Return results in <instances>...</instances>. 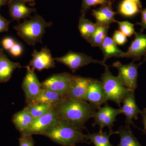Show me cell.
<instances>
[{"label": "cell", "instance_id": "obj_18", "mask_svg": "<svg viewBox=\"0 0 146 146\" xmlns=\"http://www.w3.org/2000/svg\"><path fill=\"white\" fill-rule=\"evenodd\" d=\"M9 7L11 16L14 20L18 21L28 18L36 11L35 8L29 7L26 4L18 0H10Z\"/></svg>", "mask_w": 146, "mask_h": 146}, {"label": "cell", "instance_id": "obj_29", "mask_svg": "<svg viewBox=\"0 0 146 146\" xmlns=\"http://www.w3.org/2000/svg\"><path fill=\"white\" fill-rule=\"evenodd\" d=\"M109 2L108 0H82L81 7L82 15L85 16L86 11L92 7L104 5Z\"/></svg>", "mask_w": 146, "mask_h": 146}, {"label": "cell", "instance_id": "obj_26", "mask_svg": "<svg viewBox=\"0 0 146 146\" xmlns=\"http://www.w3.org/2000/svg\"><path fill=\"white\" fill-rule=\"evenodd\" d=\"M140 9L135 2L123 0L119 5V12L125 17H133L140 12Z\"/></svg>", "mask_w": 146, "mask_h": 146}, {"label": "cell", "instance_id": "obj_34", "mask_svg": "<svg viewBox=\"0 0 146 146\" xmlns=\"http://www.w3.org/2000/svg\"><path fill=\"white\" fill-rule=\"evenodd\" d=\"M9 24V21L0 15V33L8 31Z\"/></svg>", "mask_w": 146, "mask_h": 146}, {"label": "cell", "instance_id": "obj_38", "mask_svg": "<svg viewBox=\"0 0 146 146\" xmlns=\"http://www.w3.org/2000/svg\"><path fill=\"white\" fill-rule=\"evenodd\" d=\"M126 1H131L135 2L136 3L138 4L139 6L140 7V8H142V5H141V0H126Z\"/></svg>", "mask_w": 146, "mask_h": 146}, {"label": "cell", "instance_id": "obj_2", "mask_svg": "<svg viewBox=\"0 0 146 146\" xmlns=\"http://www.w3.org/2000/svg\"><path fill=\"white\" fill-rule=\"evenodd\" d=\"M42 135L62 146H75L80 143H90L81 129L60 119Z\"/></svg>", "mask_w": 146, "mask_h": 146}, {"label": "cell", "instance_id": "obj_32", "mask_svg": "<svg viewBox=\"0 0 146 146\" xmlns=\"http://www.w3.org/2000/svg\"><path fill=\"white\" fill-rule=\"evenodd\" d=\"M9 51L11 54L13 56L17 57L22 54L23 52V48L21 44L16 42Z\"/></svg>", "mask_w": 146, "mask_h": 146}, {"label": "cell", "instance_id": "obj_14", "mask_svg": "<svg viewBox=\"0 0 146 146\" xmlns=\"http://www.w3.org/2000/svg\"><path fill=\"white\" fill-rule=\"evenodd\" d=\"M135 37L128 49L123 53L121 58H132L133 61L140 60L146 54V35L135 33Z\"/></svg>", "mask_w": 146, "mask_h": 146}, {"label": "cell", "instance_id": "obj_17", "mask_svg": "<svg viewBox=\"0 0 146 146\" xmlns=\"http://www.w3.org/2000/svg\"><path fill=\"white\" fill-rule=\"evenodd\" d=\"M21 68L20 63L11 60L0 49V83L8 81L15 70Z\"/></svg>", "mask_w": 146, "mask_h": 146}, {"label": "cell", "instance_id": "obj_3", "mask_svg": "<svg viewBox=\"0 0 146 146\" xmlns=\"http://www.w3.org/2000/svg\"><path fill=\"white\" fill-rule=\"evenodd\" d=\"M51 25V23L46 22L39 15H35L29 20H25L18 24L14 29L19 37L29 46H34L42 43L46 29Z\"/></svg>", "mask_w": 146, "mask_h": 146}, {"label": "cell", "instance_id": "obj_10", "mask_svg": "<svg viewBox=\"0 0 146 146\" xmlns=\"http://www.w3.org/2000/svg\"><path fill=\"white\" fill-rule=\"evenodd\" d=\"M27 73L23 81L22 86L27 101L31 103L35 100L41 93L42 88L41 83L34 72L29 66H27Z\"/></svg>", "mask_w": 146, "mask_h": 146}, {"label": "cell", "instance_id": "obj_19", "mask_svg": "<svg viewBox=\"0 0 146 146\" xmlns=\"http://www.w3.org/2000/svg\"><path fill=\"white\" fill-rule=\"evenodd\" d=\"M66 98L54 91L42 89L39 96L31 103L48 105L55 108Z\"/></svg>", "mask_w": 146, "mask_h": 146}, {"label": "cell", "instance_id": "obj_37", "mask_svg": "<svg viewBox=\"0 0 146 146\" xmlns=\"http://www.w3.org/2000/svg\"><path fill=\"white\" fill-rule=\"evenodd\" d=\"M18 1L23 2L31 6H33L35 4V0H18Z\"/></svg>", "mask_w": 146, "mask_h": 146}, {"label": "cell", "instance_id": "obj_39", "mask_svg": "<svg viewBox=\"0 0 146 146\" xmlns=\"http://www.w3.org/2000/svg\"><path fill=\"white\" fill-rule=\"evenodd\" d=\"M6 3V2L3 0H0V8L2 6L4 5Z\"/></svg>", "mask_w": 146, "mask_h": 146}, {"label": "cell", "instance_id": "obj_5", "mask_svg": "<svg viewBox=\"0 0 146 146\" xmlns=\"http://www.w3.org/2000/svg\"><path fill=\"white\" fill-rule=\"evenodd\" d=\"M54 60L58 63L67 66L73 73L75 72L84 66L92 63H98L104 66L105 68L108 67L102 60L100 61L94 59L83 53L73 51H69L61 57L55 58Z\"/></svg>", "mask_w": 146, "mask_h": 146}, {"label": "cell", "instance_id": "obj_4", "mask_svg": "<svg viewBox=\"0 0 146 146\" xmlns=\"http://www.w3.org/2000/svg\"><path fill=\"white\" fill-rule=\"evenodd\" d=\"M105 68L101 82L106 99L107 101L114 102L121 108L123 100L130 91L123 85L117 76L112 75L108 67Z\"/></svg>", "mask_w": 146, "mask_h": 146}, {"label": "cell", "instance_id": "obj_23", "mask_svg": "<svg viewBox=\"0 0 146 146\" xmlns=\"http://www.w3.org/2000/svg\"><path fill=\"white\" fill-rule=\"evenodd\" d=\"M115 133H118L117 131L110 130L109 133H108L106 131L103 132L102 130H100L97 133H89L86 135V138L95 146H114L110 142L109 138L110 136Z\"/></svg>", "mask_w": 146, "mask_h": 146}, {"label": "cell", "instance_id": "obj_40", "mask_svg": "<svg viewBox=\"0 0 146 146\" xmlns=\"http://www.w3.org/2000/svg\"><path fill=\"white\" fill-rule=\"evenodd\" d=\"M146 62V54H145L144 55V58L143 60L142 61V63H143V62Z\"/></svg>", "mask_w": 146, "mask_h": 146}, {"label": "cell", "instance_id": "obj_33", "mask_svg": "<svg viewBox=\"0 0 146 146\" xmlns=\"http://www.w3.org/2000/svg\"><path fill=\"white\" fill-rule=\"evenodd\" d=\"M15 43L14 39L10 37H5L2 41L3 48L7 50H9Z\"/></svg>", "mask_w": 146, "mask_h": 146}, {"label": "cell", "instance_id": "obj_35", "mask_svg": "<svg viewBox=\"0 0 146 146\" xmlns=\"http://www.w3.org/2000/svg\"><path fill=\"white\" fill-rule=\"evenodd\" d=\"M141 20L140 23H137V24L141 26V33L146 29V8L141 11Z\"/></svg>", "mask_w": 146, "mask_h": 146}, {"label": "cell", "instance_id": "obj_11", "mask_svg": "<svg viewBox=\"0 0 146 146\" xmlns=\"http://www.w3.org/2000/svg\"><path fill=\"white\" fill-rule=\"evenodd\" d=\"M32 56L30 66L34 70L41 71L55 67L54 58H53L50 50L46 47L42 48L39 51L34 50Z\"/></svg>", "mask_w": 146, "mask_h": 146}, {"label": "cell", "instance_id": "obj_22", "mask_svg": "<svg viewBox=\"0 0 146 146\" xmlns=\"http://www.w3.org/2000/svg\"><path fill=\"white\" fill-rule=\"evenodd\" d=\"M117 132L120 142L117 146H143L133 135L129 126L121 127Z\"/></svg>", "mask_w": 146, "mask_h": 146}, {"label": "cell", "instance_id": "obj_21", "mask_svg": "<svg viewBox=\"0 0 146 146\" xmlns=\"http://www.w3.org/2000/svg\"><path fill=\"white\" fill-rule=\"evenodd\" d=\"M112 38L106 36L100 47L104 55L102 61L105 63L108 58L112 57L121 58L123 52L117 47Z\"/></svg>", "mask_w": 146, "mask_h": 146}, {"label": "cell", "instance_id": "obj_31", "mask_svg": "<svg viewBox=\"0 0 146 146\" xmlns=\"http://www.w3.org/2000/svg\"><path fill=\"white\" fill-rule=\"evenodd\" d=\"M19 143V146H34L35 142L31 135H21Z\"/></svg>", "mask_w": 146, "mask_h": 146}, {"label": "cell", "instance_id": "obj_30", "mask_svg": "<svg viewBox=\"0 0 146 146\" xmlns=\"http://www.w3.org/2000/svg\"><path fill=\"white\" fill-rule=\"evenodd\" d=\"M112 39L116 45L119 46L124 45L127 42V36L120 31H115Z\"/></svg>", "mask_w": 146, "mask_h": 146}, {"label": "cell", "instance_id": "obj_27", "mask_svg": "<svg viewBox=\"0 0 146 146\" xmlns=\"http://www.w3.org/2000/svg\"><path fill=\"white\" fill-rule=\"evenodd\" d=\"M34 119L45 115L55 108L48 105L40 103H29L26 107Z\"/></svg>", "mask_w": 146, "mask_h": 146}, {"label": "cell", "instance_id": "obj_9", "mask_svg": "<svg viewBox=\"0 0 146 146\" xmlns=\"http://www.w3.org/2000/svg\"><path fill=\"white\" fill-rule=\"evenodd\" d=\"M93 115L94 121L93 126L98 125L101 130L105 127H108L110 130H112L117 116L122 114L121 108L116 109L106 103L103 107H101Z\"/></svg>", "mask_w": 146, "mask_h": 146}, {"label": "cell", "instance_id": "obj_36", "mask_svg": "<svg viewBox=\"0 0 146 146\" xmlns=\"http://www.w3.org/2000/svg\"><path fill=\"white\" fill-rule=\"evenodd\" d=\"M141 115L143 119V123L144 126V131L146 134V108L142 110Z\"/></svg>", "mask_w": 146, "mask_h": 146}, {"label": "cell", "instance_id": "obj_6", "mask_svg": "<svg viewBox=\"0 0 146 146\" xmlns=\"http://www.w3.org/2000/svg\"><path fill=\"white\" fill-rule=\"evenodd\" d=\"M142 62L135 64L134 61L128 64L123 65L119 61L113 63L112 66L117 69V77L126 88L134 92L137 87L138 69Z\"/></svg>", "mask_w": 146, "mask_h": 146}, {"label": "cell", "instance_id": "obj_12", "mask_svg": "<svg viewBox=\"0 0 146 146\" xmlns=\"http://www.w3.org/2000/svg\"><path fill=\"white\" fill-rule=\"evenodd\" d=\"M92 79L91 78L74 76L67 93V98L77 100L85 101L86 92Z\"/></svg>", "mask_w": 146, "mask_h": 146}, {"label": "cell", "instance_id": "obj_1", "mask_svg": "<svg viewBox=\"0 0 146 146\" xmlns=\"http://www.w3.org/2000/svg\"><path fill=\"white\" fill-rule=\"evenodd\" d=\"M60 119L66 121L82 130L84 125L96 111L97 109L85 101L66 98L55 108Z\"/></svg>", "mask_w": 146, "mask_h": 146}, {"label": "cell", "instance_id": "obj_16", "mask_svg": "<svg viewBox=\"0 0 146 146\" xmlns=\"http://www.w3.org/2000/svg\"><path fill=\"white\" fill-rule=\"evenodd\" d=\"M112 5V1H110L98 9L93 10L92 15L96 18L97 24L110 26V24L117 22L115 18L117 12L113 10Z\"/></svg>", "mask_w": 146, "mask_h": 146}, {"label": "cell", "instance_id": "obj_15", "mask_svg": "<svg viewBox=\"0 0 146 146\" xmlns=\"http://www.w3.org/2000/svg\"><path fill=\"white\" fill-rule=\"evenodd\" d=\"M85 101L89 102L97 110L99 109L102 105L106 103L107 100L101 81L93 78L86 92Z\"/></svg>", "mask_w": 146, "mask_h": 146}, {"label": "cell", "instance_id": "obj_20", "mask_svg": "<svg viewBox=\"0 0 146 146\" xmlns=\"http://www.w3.org/2000/svg\"><path fill=\"white\" fill-rule=\"evenodd\" d=\"M27 107L13 115L12 122L21 134H23L31 125L34 120Z\"/></svg>", "mask_w": 146, "mask_h": 146}, {"label": "cell", "instance_id": "obj_41", "mask_svg": "<svg viewBox=\"0 0 146 146\" xmlns=\"http://www.w3.org/2000/svg\"><path fill=\"white\" fill-rule=\"evenodd\" d=\"M3 1H5L6 2L7 1V0H3Z\"/></svg>", "mask_w": 146, "mask_h": 146}, {"label": "cell", "instance_id": "obj_24", "mask_svg": "<svg viewBox=\"0 0 146 146\" xmlns=\"http://www.w3.org/2000/svg\"><path fill=\"white\" fill-rule=\"evenodd\" d=\"M97 26V23H94L92 21L86 19L85 16L82 15L80 18L78 28L82 38L88 41L94 33Z\"/></svg>", "mask_w": 146, "mask_h": 146}, {"label": "cell", "instance_id": "obj_13", "mask_svg": "<svg viewBox=\"0 0 146 146\" xmlns=\"http://www.w3.org/2000/svg\"><path fill=\"white\" fill-rule=\"evenodd\" d=\"M122 103V106L120 108L125 116L126 125L134 126L133 120L138 119V115L142 112L136 104L134 92L129 91Z\"/></svg>", "mask_w": 146, "mask_h": 146}, {"label": "cell", "instance_id": "obj_25", "mask_svg": "<svg viewBox=\"0 0 146 146\" xmlns=\"http://www.w3.org/2000/svg\"><path fill=\"white\" fill-rule=\"evenodd\" d=\"M109 28V26L98 24L96 29L87 42L90 43L92 46L100 47L107 36Z\"/></svg>", "mask_w": 146, "mask_h": 146}, {"label": "cell", "instance_id": "obj_42", "mask_svg": "<svg viewBox=\"0 0 146 146\" xmlns=\"http://www.w3.org/2000/svg\"><path fill=\"white\" fill-rule=\"evenodd\" d=\"M108 1H112V0H108Z\"/></svg>", "mask_w": 146, "mask_h": 146}, {"label": "cell", "instance_id": "obj_28", "mask_svg": "<svg viewBox=\"0 0 146 146\" xmlns=\"http://www.w3.org/2000/svg\"><path fill=\"white\" fill-rule=\"evenodd\" d=\"M116 23L118 24L120 31L127 37H131L136 33L134 29V25L129 21H117Z\"/></svg>", "mask_w": 146, "mask_h": 146}, {"label": "cell", "instance_id": "obj_7", "mask_svg": "<svg viewBox=\"0 0 146 146\" xmlns=\"http://www.w3.org/2000/svg\"><path fill=\"white\" fill-rule=\"evenodd\" d=\"M59 115L56 108L45 115L34 119L31 125L21 135H42L60 120Z\"/></svg>", "mask_w": 146, "mask_h": 146}, {"label": "cell", "instance_id": "obj_8", "mask_svg": "<svg viewBox=\"0 0 146 146\" xmlns=\"http://www.w3.org/2000/svg\"><path fill=\"white\" fill-rule=\"evenodd\" d=\"M74 76L66 72L53 75L41 83L42 88L67 97Z\"/></svg>", "mask_w": 146, "mask_h": 146}]
</instances>
